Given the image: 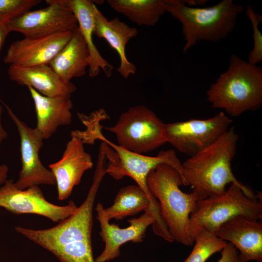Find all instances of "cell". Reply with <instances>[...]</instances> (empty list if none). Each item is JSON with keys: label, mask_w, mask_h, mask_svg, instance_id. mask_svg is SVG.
Returning a JSON list of instances; mask_svg holds the SVG:
<instances>
[{"label": "cell", "mask_w": 262, "mask_h": 262, "mask_svg": "<svg viewBox=\"0 0 262 262\" xmlns=\"http://www.w3.org/2000/svg\"><path fill=\"white\" fill-rule=\"evenodd\" d=\"M104 168H96L87 196L76 211L56 226L42 229L16 227L15 230L48 250L61 262H95L91 234L93 210L100 184L105 175Z\"/></svg>", "instance_id": "obj_1"}, {"label": "cell", "mask_w": 262, "mask_h": 262, "mask_svg": "<svg viewBox=\"0 0 262 262\" xmlns=\"http://www.w3.org/2000/svg\"><path fill=\"white\" fill-rule=\"evenodd\" d=\"M238 139L231 126L217 141L182 164L184 185H190L199 200L223 194L229 183L241 187L250 197L257 196L249 186L236 179L232 171Z\"/></svg>", "instance_id": "obj_2"}, {"label": "cell", "mask_w": 262, "mask_h": 262, "mask_svg": "<svg viewBox=\"0 0 262 262\" xmlns=\"http://www.w3.org/2000/svg\"><path fill=\"white\" fill-rule=\"evenodd\" d=\"M206 95L213 108L232 117L257 110L262 105V68L232 54L227 70L211 84Z\"/></svg>", "instance_id": "obj_3"}, {"label": "cell", "mask_w": 262, "mask_h": 262, "mask_svg": "<svg viewBox=\"0 0 262 262\" xmlns=\"http://www.w3.org/2000/svg\"><path fill=\"white\" fill-rule=\"evenodd\" d=\"M166 12L181 24L186 53L201 41L217 42L234 29L244 7L232 0H222L207 7H190L183 0H164Z\"/></svg>", "instance_id": "obj_4"}, {"label": "cell", "mask_w": 262, "mask_h": 262, "mask_svg": "<svg viewBox=\"0 0 262 262\" xmlns=\"http://www.w3.org/2000/svg\"><path fill=\"white\" fill-rule=\"evenodd\" d=\"M147 183L149 192L159 202L161 217L174 241L185 246L194 244L189 236L188 226L190 214L199 200L196 193L180 190V186L184 185L181 175L167 164H160L151 170Z\"/></svg>", "instance_id": "obj_5"}, {"label": "cell", "mask_w": 262, "mask_h": 262, "mask_svg": "<svg viewBox=\"0 0 262 262\" xmlns=\"http://www.w3.org/2000/svg\"><path fill=\"white\" fill-rule=\"evenodd\" d=\"M238 215L262 221V194L251 197L242 188L231 184L223 194L197 201L190 215L189 237L194 243L202 230L215 232L223 223Z\"/></svg>", "instance_id": "obj_6"}, {"label": "cell", "mask_w": 262, "mask_h": 262, "mask_svg": "<svg viewBox=\"0 0 262 262\" xmlns=\"http://www.w3.org/2000/svg\"><path fill=\"white\" fill-rule=\"evenodd\" d=\"M164 125L151 110L137 105L121 114L115 125L105 129L115 134L119 146L143 154L166 143Z\"/></svg>", "instance_id": "obj_7"}, {"label": "cell", "mask_w": 262, "mask_h": 262, "mask_svg": "<svg viewBox=\"0 0 262 262\" xmlns=\"http://www.w3.org/2000/svg\"><path fill=\"white\" fill-rule=\"evenodd\" d=\"M232 121L220 112L207 119H192L164 125L166 143L192 156L217 141L231 126Z\"/></svg>", "instance_id": "obj_8"}, {"label": "cell", "mask_w": 262, "mask_h": 262, "mask_svg": "<svg viewBox=\"0 0 262 262\" xmlns=\"http://www.w3.org/2000/svg\"><path fill=\"white\" fill-rule=\"evenodd\" d=\"M45 8L29 11L8 21L10 32L33 37L61 32L73 33L78 28L75 15L66 0H48Z\"/></svg>", "instance_id": "obj_9"}, {"label": "cell", "mask_w": 262, "mask_h": 262, "mask_svg": "<svg viewBox=\"0 0 262 262\" xmlns=\"http://www.w3.org/2000/svg\"><path fill=\"white\" fill-rule=\"evenodd\" d=\"M0 207L13 213L35 214L59 223L78 207L72 200L64 206L52 204L46 199L38 186L19 190L12 180H6L0 188Z\"/></svg>", "instance_id": "obj_10"}, {"label": "cell", "mask_w": 262, "mask_h": 262, "mask_svg": "<svg viewBox=\"0 0 262 262\" xmlns=\"http://www.w3.org/2000/svg\"><path fill=\"white\" fill-rule=\"evenodd\" d=\"M11 118L15 123L20 140L21 169L19 178L15 182L19 190L41 184L54 185L55 179L50 169L41 163L39 152L43 145V139L36 128L27 126L3 103Z\"/></svg>", "instance_id": "obj_11"}, {"label": "cell", "mask_w": 262, "mask_h": 262, "mask_svg": "<svg viewBox=\"0 0 262 262\" xmlns=\"http://www.w3.org/2000/svg\"><path fill=\"white\" fill-rule=\"evenodd\" d=\"M73 33L24 37L12 43L3 59L5 64L23 66L49 65L71 38Z\"/></svg>", "instance_id": "obj_12"}, {"label": "cell", "mask_w": 262, "mask_h": 262, "mask_svg": "<svg viewBox=\"0 0 262 262\" xmlns=\"http://www.w3.org/2000/svg\"><path fill=\"white\" fill-rule=\"evenodd\" d=\"M104 209L102 203L97 204V218L101 229L99 234L105 243V247L95 262H106L118 257L121 246L128 242H143L147 228L155 222L154 216L148 209L140 217L128 220L129 227L120 228L117 225L109 223Z\"/></svg>", "instance_id": "obj_13"}, {"label": "cell", "mask_w": 262, "mask_h": 262, "mask_svg": "<svg viewBox=\"0 0 262 262\" xmlns=\"http://www.w3.org/2000/svg\"><path fill=\"white\" fill-rule=\"evenodd\" d=\"M61 159L49 165L55 179L58 198L63 200L71 194L75 186L81 182L83 173L91 169L93 163L86 152L82 139L73 131Z\"/></svg>", "instance_id": "obj_14"}, {"label": "cell", "mask_w": 262, "mask_h": 262, "mask_svg": "<svg viewBox=\"0 0 262 262\" xmlns=\"http://www.w3.org/2000/svg\"><path fill=\"white\" fill-rule=\"evenodd\" d=\"M215 233L238 250L239 262H262V221L236 216L223 223Z\"/></svg>", "instance_id": "obj_15"}, {"label": "cell", "mask_w": 262, "mask_h": 262, "mask_svg": "<svg viewBox=\"0 0 262 262\" xmlns=\"http://www.w3.org/2000/svg\"><path fill=\"white\" fill-rule=\"evenodd\" d=\"M8 74L11 80L19 85L32 87L47 97L70 98L77 89L72 82L60 77L49 65L32 66L10 65Z\"/></svg>", "instance_id": "obj_16"}, {"label": "cell", "mask_w": 262, "mask_h": 262, "mask_svg": "<svg viewBox=\"0 0 262 262\" xmlns=\"http://www.w3.org/2000/svg\"><path fill=\"white\" fill-rule=\"evenodd\" d=\"M94 24V34L105 39L118 53L120 59L118 73L124 78L135 74L136 67L128 59L125 49L129 41L137 35V29L130 27L117 17L108 20L96 5Z\"/></svg>", "instance_id": "obj_17"}, {"label": "cell", "mask_w": 262, "mask_h": 262, "mask_svg": "<svg viewBox=\"0 0 262 262\" xmlns=\"http://www.w3.org/2000/svg\"><path fill=\"white\" fill-rule=\"evenodd\" d=\"M28 88L35 106L37 120L35 128L43 140L49 138L59 127L71 124L73 103L70 98L47 97L32 87Z\"/></svg>", "instance_id": "obj_18"}, {"label": "cell", "mask_w": 262, "mask_h": 262, "mask_svg": "<svg viewBox=\"0 0 262 262\" xmlns=\"http://www.w3.org/2000/svg\"><path fill=\"white\" fill-rule=\"evenodd\" d=\"M66 2L75 16L79 29L89 52V76H97L100 70L104 71L106 76H111L113 66L102 57L93 39L95 2L89 0H66Z\"/></svg>", "instance_id": "obj_19"}, {"label": "cell", "mask_w": 262, "mask_h": 262, "mask_svg": "<svg viewBox=\"0 0 262 262\" xmlns=\"http://www.w3.org/2000/svg\"><path fill=\"white\" fill-rule=\"evenodd\" d=\"M89 63V52L78 28L49 65L63 80L70 82L85 75Z\"/></svg>", "instance_id": "obj_20"}, {"label": "cell", "mask_w": 262, "mask_h": 262, "mask_svg": "<svg viewBox=\"0 0 262 262\" xmlns=\"http://www.w3.org/2000/svg\"><path fill=\"white\" fill-rule=\"evenodd\" d=\"M116 12L139 26H154L166 12L164 0H108Z\"/></svg>", "instance_id": "obj_21"}, {"label": "cell", "mask_w": 262, "mask_h": 262, "mask_svg": "<svg viewBox=\"0 0 262 262\" xmlns=\"http://www.w3.org/2000/svg\"><path fill=\"white\" fill-rule=\"evenodd\" d=\"M150 208V200L146 193L138 185L121 188L117 192L114 204L104 208L107 218L121 220L137 214Z\"/></svg>", "instance_id": "obj_22"}, {"label": "cell", "mask_w": 262, "mask_h": 262, "mask_svg": "<svg viewBox=\"0 0 262 262\" xmlns=\"http://www.w3.org/2000/svg\"><path fill=\"white\" fill-rule=\"evenodd\" d=\"M227 243L215 232L202 230L195 237L194 248L183 262H205L213 254L221 252Z\"/></svg>", "instance_id": "obj_23"}, {"label": "cell", "mask_w": 262, "mask_h": 262, "mask_svg": "<svg viewBox=\"0 0 262 262\" xmlns=\"http://www.w3.org/2000/svg\"><path fill=\"white\" fill-rule=\"evenodd\" d=\"M246 15L250 20L253 30V47L247 56V62L254 66L262 61V33L259 25L262 22V15L255 12L253 7L248 5Z\"/></svg>", "instance_id": "obj_24"}, {"label": "cell", "mask_w": 262, "mask_h": 262, "mask_svg": "<svg viewBox=\"0 0 262 262\" xmlns=\"http://www.w3.org/2000/svg\"><path fill=\"white\" fill-rule=\"evenodd\" d=\"M40 0H0V14L9 20L30 11Z\"/></svg>", "instance_id": "obj_25"}, {"label": "cell", "mask_w": 262, "mask_h": 262, "mask_svg": "<svg viewBox=\"0 0 262 262\" xmlns=\"http://www.w3.org/2000/svg\"><path fill=\"white\" fill-rule=\"evenodd\" d=\"M220 252L221 256L217 262H239L238 251L231 244L228 243Z\"/></svg>", "instance_id": "obj_26"}, {"label": "cell", "mask_w": 262, "mask_h": 262, "mask_svg": "<svg viewBox=\"0 0 262 262\" xmlns=\"http://www.w3.org/2000/svg\"><path fill=\"white\" fill-rule=\"evenodd\" d=\"M9 20L6 17L0 14V52L7 35L11 33L8 25Z\"/></svg>", "instance_id": "obj_27"}, {"label": "cell", "mask_w": 262, "mask_h": 262, "mask_svg": "<svg viewBox=\"0 0 262 262\" xmlns=\"http://www.w3.org/2000/svg\"><path fill=\"white\" fill-rule=\"evenodd\" d=\"M1 101L0 99V144L8 137V134L4 129L1 122V115L2 112V106L1 104Z\"/></svg>", "instance_id": "obj_28"}, {"label": "cell", "mask_w": 262, "mask_h": 262, "mask_svg": "<svg viewBox=\"0 0 262 262\" xmlns=\"http://www.w3.org/2000/svg\"><path fill=\"white\" fill-rule=\"evenodd\" d=\"M8 167L5 164L0 165V185L3 184L7 180Z\"/></svg>", "instance_id": "obj_29"}, {"label": "cell", "mask_w": 262, "mask_h": 262, "mask_svg": "<svg viewBox=\"0 0 262 262\" xmlns=\"http://www.w3.org/2000/svg\"><path fill=\"white\" fill-rule=\"evenodd\" d=\"M184 4L190 7L204 5L208 1L206 0H183Z\"/></svg>", "instance_id": "obj_30"}]
</instances>
